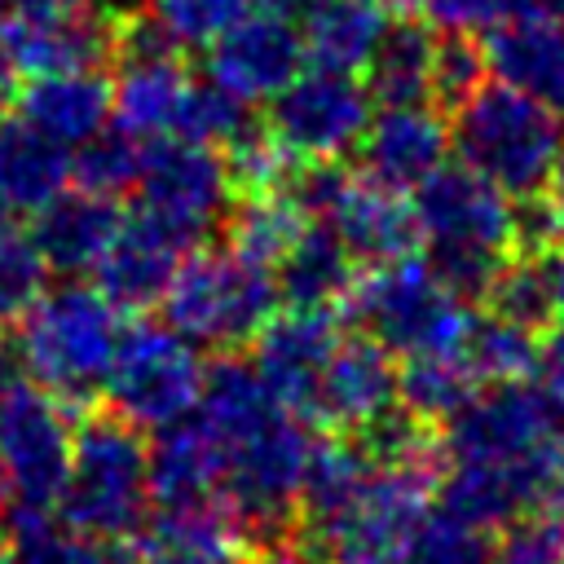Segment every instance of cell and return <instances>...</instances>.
<instances>
[{
	"label": "cell",
	"mask_w": 564,
	"mask_h": 564,
	"mask_svg": "<svg viewBox=\"0 0 564 564\" xmlns=\"http://www.w3.org/2000/svg\"><path fill=\"white\" fill-rule=\"evenodd\" d=\"M410 194L423 260L463 300H480L502 260L516 256V198L449 159Z\"/></svg>",
	"instance_id": "6da1fadb"
},
{
	"label": "cell",
	"mask_w": 564,
	"mask_h": 564,
	"mask_svg": "<svg viewBox=\"0 0 564 564\" xmlns=\"http://www.w3.org/2000/svg\"><path fill=\"white\" fill-rule=\"evenodd\" d=\"M449 150L463 167L485 176L507 198H538L564 145V115L498 84L480 79L449 106Z\"/></svg>",
	"instance_id": "7a4b0ae2"
},
{
	"label": "cell",
	"mask_w": 564,
	"mask_h": 564,
	"mask_svg": "<svg viewBox=\"0 0 564 564\" xmlns=\"http://www.w3.org/2000/svg\"><path fill=\"white\" fill-rule=\"evenodd\" d=\"M313 449V427L291 405H273L251 427L234 432L229 441H216L220 502L234 520V533H247L264 546L286 533L291 511L300 507Z\"/></svg>",
	"instance_id": "3957f363"
},
{
	"label": "cell",
	"mask_w": 564,
	"mask_h": 564,
	"mask_svg": "<svg viewBox=\"0 0 564 564\" xmlns=\"http://www.w3.org/2000/svg\"><path fill=\"white\" fill-rule=\"evenodd\" d=\"M119 330V308L97 286L62 282L18 317L13 361L53 397L84 401L106 383Z\"/></svg>",
	"instance_id": "277c9868"
},
{
	"label": "cell",
	"mask_w": 564,
	"mask_h": 564,
	"mask_svg": "<svg viewBox=\"0 0 564 564\" xmlns=\"http://www.w3.org/2000/svg\"><path fill=\"white\" fill-rule=\"evenodd\" d=\"M57 507L79 538H132L150 511V445L141 441V427L123 423L119 414L88 419L70 441Z\"/></svg>",
	"instance_id": "5b68a950"
},
{
	"label": "cell",
	"mask_w": 564,
	"mask_h": 564,
	"mask_svg": "<svg viewBox=\"0 0 564 564\" xmlns=\"http://www.w3.org/2000/svg\"><path fill=\"white\" fill-rule=\"evenodd\" d=\"M436 454L375 463L370 476L322 520L308 538L326 564H397L419 520L436 498Z\"/></svg>",
	"instance_id": "8992f818"
},
{
	"label": "cell",
	"mask_w": 564,
	"mask_h": 564,
	"mask_svg": "<svg viewBox=\"0 0 564 564\" xmlns=\"http://www.w3.org/2000/svg\"><path fill=\"white\" fill-rule=\"evenodd\" d=\"M348 313L388 352H458L471 326V300L445 286L423 256L370 264L348 291Z\"/></svg>",
	"instance_id": "52a82bcc"
},
{
	"label": "cell",
	"mask_w": 564,
	"mask_h": 564,
	"mask_svg": "<svg viewBox=\"0 0 564 564\" xmlns=\"http://www.w3.org/2000/svg\"><path fill=\"white\" fill-rule=\"evenodd\" d=\"M282 189L300 207V216L330 229L339 247L361 264H388L414 256L419 247L410 198L401 189L375 185L361 172H348L339 163H295Z\"/></svg>",
	"instance_id": "ba28073f"
},
{
	"label": "cell",
	"mask_w": 564,
	"mask_h": 564,
	"mask_svg": "<svg viewBox=\"0 0 564 564\" xmlns=\"http://www.w3.org/2000/svg\"><path fill=\"white\" fill-rule=\"evenodd\" d=\"M163 317L194 348H238L273 317L278 286L264 264L238 251H203L181 260L163 291Z\"/></svg>",
	"instance_id": "9c48e42d"
},
{
	"label": "cell",
	"mask_w": 564,
	"mask_h": 564,
	"mask_svg": "<svg viewBox=\"0 0 564 564\" xmlns=\"http://www.w3.org/2000/svg\"><path fill=\"white\" fill-rule=\"evenodd\" d=\"M101 388L123 423L163 432L194 414L203 361L198 348L167 322H132L119 330Z\"/></svg>",
	"instance_id": "30bf717a"
},
{
	"label": "cell",
	"mask_w": 564,
	"mask_h": 564,
	"mask_svg": "<svg viewBox=\"0 0 564 564\" xmlns=\"http://www.w3.org/2000/svg\"><path fill=\"white\" fill-rule=\"evenodd\" d=\"M75 427L66 401L26 379L0 370V494L4 502L57 507L70 467Z\"/></svg>",
	"instance_id": "8fae6325"
},
{
	"label": "cell",
	"mask_w": 564,
	"mask_h": 564,
	"mask_svg": "<svg viewBox=\"0 0 564 564\" xmlns=\"http://www.w3.org/2000/svg\"><path fill=\"white\" fill-rule=\"evenodd\" d=\"M132 189L141 198V216L163 225L185 247L220 229L234 207V176L225 154L185 137H150V145H141Z\"/></svg>",
	"instance_id": "7c38bea8"
},
{
	"label": "cell",
	"mask_w": 564,
	"mask_h": 564,
	"mask_svg": "<svg viewBox=\"0 0 564 564\" xmlns=\"http://www.w3.org/2000/svg\"><path fill=\"white\" fill-rule=\"evenodd\" d=\"M370 101L375 97L357 75L308 62L269 97L264 137L291 163H339L357 150L375 110Z\"/></svg>",
	"instance_id": "4fadbf2b"
},
{
	"label": "cell",
	"mask_w": 564,
	"mask_h": 564,
	"mask_svg": "<svg viewBox=\"0 0 564 564\" xmlns=\"http://www.w3.org/2000/svg\"><path fill=\"white\" fill-rule=\"evenodd\" d=\"M564 410L533 383H480L449 419L441 449L449 463H538Z\"/></svg>",
	"instance_id": "5bb4252c"
},
{
	"label": "cell",
	"mask_w": 564,
	"mask_h": 564,
	"mask_svg": "<svg viewBox=\"0 0 564 564\" xmlns=\"http://www.w3.org/2000/svg\"><path fill=\"white\" fill-rule=\"evenodd\" d=\"M119 75L110 84V119L119 132L150 141V137H172L185 93H189V70L181 66V48L167 44L145 18H123L115 35Z\"/></svg>",
	"instance_id": "9a60e30c"
},
{
	"label": "cell",
	"mask_w": 564,
	"mask_h": 564,
	"mask_svg": "<svg viewBox=\"0 0 564 564\" xmlns=\"http://www.w3.org/2000/svg\"><path fill=\"white\" fill-rule=\"evenodd\" d=\"M119 22L88 0H48L9 13L0 31V62L9 75L88 70L115 53Z\"/></svg>",
	"instance_id": "2e32d148"
},
{
	"label": "cell",
	"mask_w": 564,
	"mask_h": 564,
	"mask_svg": "<svg viewBox=\"0 0 564 564\" xmlns=\"http://www.w3.org/2000/svg\"><path fill=\"white\" fill-rule=\"evenodd\" d=\"M304 62V35L295 18L273 9H251L216 44H207V79L220 84L242 106L269 101Z\"/></svg>",
	"instance_id": "e0dca14e"
},
{
	"label": "cell",
	"mask_w": 564,
	"mask_h": 564,
	"mask_svg": "<svg viewBox=\"0 0 564 564\" xmlns=\"http://www.w3.org/2000/svg\"><path fill=\"white\" fill-rule=\"evenodd\" d=\"M357 159L361 176L410 194L449 159V119L432 101H388L370 110Z\"/></svg>",
	"instance_id": "ac0fdd59"
},
{
	"label": "cell",
	"mask_w": 564,
	"mask_h": 564,
	"mask_svg": "<svg viewBox=\"0 0 564 564\" xmlns=\"http://www.w3.org/2000/svg\"><path fill=\"white\" fill-rule=\"evenodd\" d=\"M392 405H397L392 352L370 335H339L326 366L317 370L304 414H317L339 432H361L375 419H383Z\"/></svg>",
	"instance_id": "d6986e66"
},
{
	"label": "cell",
	"mask_w": 564,
	"mask_h": 564,
	"mask_svg": "<svg viewBox=\"0 0 564 564\" xmlns=\"http://www.w3.org/2000/svg\"><path fill=\"white\" fill-rule=\"evenodd\" d=\"M485 75L564 115V18L507 9L485 26Z\"/></svg>",
	"instance_id": "ffe728a7"
},
{
	"label": "cell",
	"mask_w": 564,
	"mask_h": 564,
	"mask_svg": "<svg viewBox=\"0 0 564 564\" xmlns=\"http://www.w3.org/2000/svg\"><path fill=\"white\" fill-rule=\"evenodd\" d=\"M339 339V322L335 308H300L291 304L286 313H273L260 330H256V375L264 379V388L304 414L308 392L317 383V370L326 366L330 348Z\"/></svg>",
	"instance_id": "44dd1931"
},
{
	"label": "cell",
	"mask_w": 564,
	"mask_h": 564,
	"mask_svg": "<svg viewBox=\"0 0 564 564\" xmlns=\"http://www.w3.org/2000/svg\"><path fill=\"white\" fill-rule=\"evenodd\" d=\"M546 458V454H542ZM538 463H449L436 476V498L458 520L494 533L524 511L546 507V467Z\"/></svg>",
	"instance_id": "7402d4cb"
},
{
	"label": "cell",
	"mask_w": 564,
	"mask_h": 564,
	"mask_svg": "<svg viewBox=\"0 0 564 564\" xmlns=\"http://www.w3.org/2000/svg\"><path fill=\"white\" fill-rule=\"evenodd\" d=\"M181 260H185V242L172 238L163 225H154L145 216L123 220L115 229L106 256L93 269L97 273V291L115 308H150L172 286Z\"/></svg>",
	"instance_id": "603a6c76"
},
{
	"label": "cell",
	"mask_w": 564,
	"mask_h": 564,
	"mask_svg": "<svg viewBox=\"0 0 564 564\" xmlns=\"http://www.w3.org/2000/svg\"><path fill=\"white\" fill-rule=\"evenodd\" d=\"M150 507L159 516L225 511L220 502V458L198 423H172L150 445Z\"/></svg>",
	"instance_id": "cb8c5ba5"
},
{
	"label": "cell",
	"mask_w": 564,
	"mask_h": 564,
	"mask_svg": "<svg viewBox=\"0 0 564 564\" xmlns=\"http://www.w3.org/2000/svg\"><path fill=\"white\" fill-rule=\"evenodd\" d=\"M18 119L44 132L48 141L75 150L110 123V79L97 66L35 75L18 93Z\"/></svg>",
	"instance_id": "d4e9b609"
},
{
	"label": "cell",
	"mask_w": 564,
	"mask_h": 564,
	"mask_svg": "<svg viewBox=\"0 0 564 564\" xmlns=\"http://www.w3.org/2000/svg\"><path fill=\"white\" fill-rule=\"evenodd\" d=\"M123 225L115 198L106 194H57L53 203H44L35 212V229H31V242L44 260V269H57L66 278L75 273H93L97 260L106 256L115 229Z\"/></svg>",
	"instance_id": "484cf974"
},
{
	"label": "cell",
	"mask_w": 564,
	"mask_h": 564,
	"mask_svg": "<svg viewBox=\"0 0 564 564\" xmlns=\"http://www.w3.org/2000/svg\"><path fill=\"white\" fill-rule=\"evenodd\" d=\"M70 181V150L22 119H0V198L13 212H40Z\"/></svg>",
	"instance_id": "4316f807"
},
{
	"label": "cell",
	"mask_w": 564,
	"mask_h": 564,
	"mask_svg": "<svg viewBox=\"0 0 564 564\" xmlns=\"http://www.w3.org/2000/svg\"><path fill=\"white\" fill-rule=\"evenodd\" d=\"M273 269H278V282H273L278 295L300 308H339L357 282L352 256L322 225H304Z\"/></svg>",
	"instance_id": "83f0119b"
},
{
	"label": "cell",
	"mask_w": 564,
	"mask_h": 564,
	"mask_svg": "<svg viewBox=\"0 0 564 564\" xmlns=\"http://www.w3.org/2000/svg\"><path fill=\"white\" fill-rule=\"evenodd\" d=\"M300 35H304V57L313 66H330V70H366L383 26H388V9H379L375 0H326L313 13L300 18Z\"/></svg>",
	"instance_id": "f1b7e54d"
},
{
	"label": "cell",
	"mask_w": 564,
	"mask_h": 564,
	"mask_svg": "<svg viewBox=\"0 0 564 564\" xmlns=\"http://www.w3.org/2000/svg\"><path fill=\"white\" fill-rule=\"evenodd\" d=\"M432 62H436V31L423 18L388 22L366 62V88L379 106L432 101Z\"/></svg>",
	"instance_id": "f546056e"
},
{
	"label": "cell",
	"mask_w": 564,
	"mask_h": 564,
	"mask_svg": "<svg viewBox=\"0 0 564 564\" xmlns=\"http://www.w3.org/2000/svg\"><path fill=\"white\" fill-rule=\"evenodd\" d=\"M485 313L494 317H507L524 330H542L560 317V295H555V282H551V264H546V251H516L502 260V269L489 278L485 286Z\"/></svg>",
	"instance_id": "4dcf8cb0"
},
{
	"label": "cell",
	"mask_w": 564,
	"mask_h": 564,
	"mask_svg": "<svg viewBox=\"0 0 564 564\" xmlns=\"http://www.w3.org/2000/svg\"><path fill=\"white\" fill-rule=\"evenodd\" d=\"M476 388L463 352H419L397 370V405L419 423H445Z\"/></svg>",
	"instance_id": "1f68e13d"
},
{
	"label": "cell",
	"mask_w": 564,
	"mask_h": 564,
	"mask_svg": "<svg viewBox=\"0 0 564 564\" xmlns=\"http://www.w3.org/2000/svg\"><path fill=\"white\" fill-rule=\"evenodd\" d=\"M225 229H229V251L247 256L251 264L273 269L282 251L295 242V234L304 229V216L286 198V189H269V194H247L242 203H234L225 216Z\"/></svg>",
	"instance_id": "d6a6232c"
},
{
	"label": "cell",
	"mask_w": 564,
	"mask_h": 564,
	"mask_svg": "<svg viewBox=\"0 0 564 564\" xmlns=\"http://www.w3.org/2000/svg\"><path fill=\"white\" fill-rule=\"evenodd\" d=\"M463 361L471 366L476 383H511V379H533V352L538 335L494 317V313H471V326L463 335Z\"/></svg>",
	"instance_id": "836d02e7"
},
{
	"label": "cell",
	"mask_w": 564,
	"mask_h": 564,
	"mask_svg": "<svg viewBox=\"0 0 564 564\" xmlns=\"http://www.w3.org/2000/svg\"><path fill=\"white\" fill-rule=\"evenodd\" d=\"M251 4L256 0H145L141 13L167 44L185 53L216 44L238 18L251 13Z\"/></svg>",
	"instance_id": "e575fe53"
},
{
	"label": "cell",
	"mask_w": 564,
	"mask_h": 564,
	"mask_svg": "<svg viewBox=\"0 0 564 564\" xmlns=\"http://www.w3.org/2000/svg\"><path fill=\"white\" fill-rule=\"evenodd\" d=\"M489 555H494V538L441 507L419 520L397 564H489Z\"/></svg>",
	"instance_id": "d590c367"
},
{
	"label": "cell",
	"mask_w": 564,
	"mask_h": 564,
	"mask_svg": "<svg viewBox=\"0 0 564 564\" xmlns=\"http://www.w3.org/2000/svg\"><path fill=\"white\" fill-rule=\"evenodd\" d=\"M251 106H242L238 97H229L220 84L212 79H194L189 93H185V106H181V119H176V132L172 137H185V141H203V145H238L247 132H251Z\"/></svg>",
	"instance_id": "8d00e7d4"
},
{
	"label": "cell",
	"mask_w": 564,
	"mask_h": 564,
	"mask_svg": "<svg viewBox=\"0 0 564 564\" xmlns=\"http://www.w3.org/2000/svg\"><path fill=\"white\" fill-rule=\"evenodd\" d=\"M137 163H141V141L119 132V128H101L97 137H88L84 145H75L70 154V176L79 181V189L88 194H123L137 181Z\"/></svg>",
	"instance_id": "74e56055"
},
{
	"label": "cell",
	"mask_w": 564,
	"mask_h": 564,
	"mask_svg": "<svg viewBox=\"0 0 564 564\" xmlns=\"http://www.w3.org/2000/svg\"><path fill=\"white\" fill-rule=\"evenodd\" d=\"M489 564H564V511L538 507L502 529Z\"/></svg>",
	"instance_id": "f35d334b"
},
{
	"label": "cell",
	"mask_w": 564,
	"mask_h": 564,
	"mask_svg": "<svg viewBox=\"0 0 564 564\" xmlns=\"http://www.w3.org/2000/svg\"><path fill=\"white\" fill-rule=\"evenodd\" d=\"M44 260L18 229H0V322L22 317L44 291Z\"/></svg>",
	"instance_id": "ab89813d"
},
{
	"label": "cell",
	"mask_w": 564,
	"mask_h": 564,
	"mask_svg": "<svg viewBox=\"0 0 564 564\" xmlns=\"http://www.w3.org/2000/svg\"><path fill=\"white\" fill-rule=\"evenodd\" d=\"M485 79V57L480 44H471V35L445 31L436 40V62H432V97L441 106H458L476 84Z\"/></svg>",
	"instance_id": "60d3db41"
},
{
	"label": "cell",
	"mask_w": 564,
	"mask_h": 564,
	"mask_svg": "<svg viewBox=\"0 0 564 564\" xmlns=\"http://www.w3.org/2000/svg\"><path fill=\"white\" fill-rule=\"evenodd\" d=\"M410 9H419V18L432 31L471 35V31H485L507 9V0H410Z\"/></svg>",
	"instance_id": "b9f144b4"
},
{
	"label": "cell",
	"mask_w": 564,
	"mask_h": 564,
	"mask_svg": "<svg viewBox=\"0 0 564 564\" xmlns=\"http://www.w3.org/2000/svg\"><path fill=\"white\" fill-rule=\"evenodd\" d=\"M533 383L564 410V313L538 330V352H533Z\"/></svg>",
	"instance_id": "7bdbcfd3"
},
{
	"label": "cell",
	"mask_w": 564,
	"mask_h": 564,
	"mask_svg": "<svg viewBox=\"0 0 564 564\" xmlns=\"http://www.w3.org/2000/svg\"><path fill=\"white\" fill-rule=\"evenodd\" d=\"M40 564H128L119 551H115V542H101V538H62Z\"/></svg>",
	"instance_id": "ee69618b"
},
{
	"label": "cell",
	"mask_w": 564,
	"mask_h": 564,
	"mask_svg": "<svg viewBox=\"0 0 564 564\" xmlns=\"http://www.w3.org/2000/svg\"><path fill=\"white\" fill-rule=\"evenodd\" d=\"M141 564H229L225 551L216 546H176V542H154Z\"/></svg>",
	"instance_id": "f6af8a7d"
},
{
	"label": "cell",
	"mask_w": 564,
	"mask_h": 564,
	"mask_svg": "<svg viewBox=\"0 0 564 564\" xmlns=\"http://www.w3.org/2000/svg\"><path fill=\"white\" fill-rule=\"evenodd\" d=\"M542 467H546V507L564 511V419H560V427H555V436L546 445Z\"/></svg>",
	"instance_id": "bcb514c9"
},
{
	"label": "cell",
	"mask_w": 564,
	"mask_h": 564,
	"mask_svg": "<svg viewBox=\"0 0 564 564\" xmlns=\"http://www.w3.org/2000/svg\"><path fill=\"white\" fill-rule=\"evenodd\" d=\"M542 198L564 216V145H560V154H555V163H551V176H546V185H542Z\"/></svg>",
	"instance_id": "7dc6e473"
},
{
	"label": "cell",
	"mask_w": 564,
	"mask_h": 564,
	"mask_svg": "<svg viewBox=\"0 0 564 564\" xmlns=\"http://www.w3.org/2000/svg\"><path fill=\"white\" fill-rule=\"evenodd\" d=\"M546 264H551V282H555V295H560V313H564V229H560V238L551 242V251H546Z\"/></svg>",
	"instance_id": "c3c4849f"
},
{
	"label": "cell",
	"mask_w": 564,
	"mask_h": 564,
	"mask_svg": "<svg viewBox=\"0 0 564 564\" xmlns=\"http://www.w3.org/2000/svg\"><path fill=\"white\" fill-rule=\"evenodd\" d=\"M264 9H273V13H286V18H304V13H313L317 4H326V0H260Z\"/></svg>",
	"instance_id": "681fc988"
},
{
	"label": "cell",
	"mask_w": 564,
	"mask_h": 564,
	"mask_svg": "<svg viewBox=\"0 0 564 564\" xmlns=\"http://www.w3.org/2000/svg\"><path fill=\"white\" fill-rule=\"evenodd\" d=\"M88 4H97L101 13H110L115 22H123V18H137L145 0H88Z\"/></svg>",
	"instance_id": "f907efd6"
},
{
	"label": "cell",
	"mask_w": 564,
	"mask_h": 564,
	"mask_svg": "<svg viewBox=\"0 0 564 564\" xmlns=\"http://www.w3.org/2000/svg\"><path fill=\"white\" fill-rule=\"evenodd\" d=\"M507 9H529V13H555V18H564V0H507Z\"/></svg>",
	"instance_id": "816d5d0a"
},
{
	"label": "cell",
	"mask_w": 564,
	"mask_h": 564,
	"mask_svg": "<svg viewBox=\"0 0 564 564\" xmlns=\"http://www.w3.org/2000/svg\"><path fill=\"white\" fill-rule=\"evenodd\" d=\"M247 564H295V560H291L286 551H273V546H269V551H264L260 560H247Z\"/></svg>",
	"instance_id": "f5cc1de1"
},
{
	"label": "cell",
	"mask_w": 564,
	"mask_h": 564,
	"mask_svg": "<svg viewBox=\"0 0 564 564\" xmlns=\"http://www.w3.org/2000/svg\"><path fill=\"white\" fill-rule=\"evenodd\" d=\"M13 216H18V212H13V207L0 198V229H13Z\"/></svg>",
	"instance_id": "db71d44e"
},
{
	"label": "cell",
	"mask_w": 564,
	"mask_h": 564,
	"mask_svg": "<svg viewBox=\"0 0 564 564\" xmlns=\"http://www.w3.org/2000/svg\"><path fill=\"white\" fill-rule=\"evenodd\" d=\"M375 4H379V9H405L410 0H375Z\"/></svg>",
	"instance_id": "11a10c76"
},
{
	"label": "cell",
	"mask_w": 564,
	"mask_h": 564,
	"mask_svg": "<svg viewBox=\"0 0 564 564\" xmlns=\"http://www.w3.org/2000/svg\"><path fill=\"white\" fill-rule=\"evenodd\" d=\"M9 13H13V4H9V0H0V31H4V22H9Z\"/></svg>",
	"instance_id": "9f6ffc18"
},
{
	"label": "cell",
	"mask_w": 564,
	"mask_h": 564,
	"mask_svg": "<svg viewBox=\"0 0 564 564\" xmlns=\"http://www.w3.org/2000/svg\"><path fill=\"white\" fill-rule=\"evenodd\" d=\"M0 564H18V555H13L9 546H0Z\"/></svg>",
	"instance_id": "6f0895ef"
},
{
	"label": "cell",
	"mask_w": 564,
	"mask_h": 564,
	"mask_svg": "<svg viewBox=\"0 0 564 564\" xmlns=\"http://www.w3.org/2000/svg\"><path fill=\"white\" fill-rule=\"evenodd\" d=\"M13 9H26V4H48V0H9Z\"/></svg>",
	"instance_id": "680465c9"
},
{
	"label": "cell",
	"mask_w": 564,
	"mask_h": 564,
	"mask_svg": "<svg viewBox=\"0 0 564 564\" xmlns=\"http://www.w3.org/2000/svg\"><path fill=\"white\" fill-rule=\"evenodd\" d=\"M0 498H4V494H0Z\"/></svg>",
	"instance_id": "91938a15"
}]
</instances>
